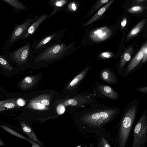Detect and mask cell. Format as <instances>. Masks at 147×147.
Returning a JSON list of instances; mask_svg holds the SVG:
<instances>
[{
  "instance_id": "cell-17",
  "label": "cell",
  "mask_w": 147,
  "mask_h": 147,
  "mask_svg": "<svg viewBox=\"0 0 147 147\" xmlns=\"http://www.w3.org/2000/svg\"><path fill=\"white\" fill-rule=\"evenodd\" d=\"M146 20L142 19L130 31L128 34V38H131L137 35L140 32L146 22Z\"/></svg>"
},
{
  "instance_id": "cell-29",
  "label": "cell",
  "mask_w": 147,
  "mask_h": 147,
  "mask_svg": "<svg viewBox=\"0 0 147 147\" xmlns=\"http://www.w3.org/2000/svg\"><path fill=\"white\" fill-rule=\"evenodd\" d=\"M144 55L142 59L143 63H144L147 60V43L146 42L144 45Z\"/></svg>"
},
{
  "instance_id": "cell-31",
  "label": "cell",
  "mask_w": 147,
  "mask_h": 147,
  "mask_svg": "<svg viewBox=\"0 0 147 147\" xmlns=\"http://www.w3.org/2000/svg\"><path fill=\"white\" fill-rule=\"evenodd\" d=\"M16 104L19 106H23L25 104L26 102L23 99L20 98L16 101Z\"/></svg>"
},
{
  "instance_id": "cell-8",
  "label": "cell",
  "mask_w": 147,
  "mask_h": 147,
  "mask_svg": "<svg viewBox=\"0 0 147 147\" xmlns=\"http://www.w3.org/2000/svg\"><path fill=\"white\" fill-rule=\"evenodd\" d=\"M111 30L107 27H103L95 30L89 34L90 38L94 41L99 42L104 40L111 36Z\"/></svg>"
},
{
  "instance_id": "cell-1",
  "label": "cell",
  "mask_w": 147,
  "mask_h": 147,
  "mask_svg": "<svg viewBox=\"0 0 147 147\" xmlns=\"http://www.w3.org/2000/svg\"><path fill=\"white\" fill-rule=\"evenodd\" d=\"M77 49L74 41L51 42L35 54L33 61L36 63L52 62L68 56Z\"/></svg>"
},
{
  "instance_id": "cell-34",
  "label": "cell",
  "mask_w": 147,
  "mask_h": 147,
  "mask_svg": "<svg viewBox=\"0 0 147 147\" xmlns=\"http://www.w3.org/2000/svg\"><path fill=\"white\" fill-rule=\"evenodd\" d=\"M127 23V19L125 18H124L121 22V26L122 29H123L125 27Z\"/></svg>"
},
{
  "instance_id": "cell-22",
  "label": "cell",
  "mask_w": 147,
  "mask_h": 147,
  "mask_svg": "<svg viewBox=\"0 0 147 147\" xmlns=\"http://www.w3.org/2000/svg\"><path fill=\"white\" fill-rule=\"evenodd\" d=\"M0 127L7 132L13 136L25 140L27 141H28V139L7 126L3 125H0Z\"/></svg>"
},
{
  "instance_id": "cell-24",
  "label": "cell",
  "mask_w": 147,
  "mask_h": 147,
  "mask_svg": "<svg viewBox=\"0 0 147 147\" xmlns=\"http://www.w3.org/2000/svg\"><path fill=\"white\" fill-rule=\"evenodd\" d=\"M0 65L7 70L11 71L13 67L3 56L0 55Z\"/></svg>"
},
{
  "instance_id": "cell-40",
  "label": "cell",
  "mask_w": 147,
  "mask_h": 147,
  "mask_svg": "<svg viewBox=\"0 0 147 147\" xmlns=\"http://www.w3.org/2000/svg\"><path fill=\"white\" fill-rule=\"evenodd\" d=\"M144 1V0H138L137 1Z\"/></svg>"
},
{
  "instance_id": "cell-25",
  "label": "cell",
  "mask_w": 147,
  "mask_h": 147,
  "mask_svg": "<svg viewBox=\"0 0 147 147\" xmlns=\"http://www.w3.org/2000/svg\"><path fill=\"white\" fill-rule=\"evenodd\" d=\"M144 10L143 7L141 6H135L129 9L128 11L131 13H136L142 12Z\"/></svg>"
},
{
  "instance_id": "cell-15",
  "label": "cell",
  "mask_w": 147,
  "mask_h": 147,
  "mask_svg": "<svg viewBox=\"0 0 147 147\" xmlns=\"http://www.w3.org/2000/svg\"><path fill=\"white\" fill-rule=\"evenodd\" d=\"M114 0L109 1L105 5L101 8L84 25V26H86L98 20L103 15L107 9L113 3Z\"/></svg>"
},
{
  "instance_id": "cell-16",
  "label": "cell",
  "mask_w": 147,
  "mask_h": 147,
  "mask_svg": "<svg viewBox=\"0 0 147 147\" xmlns=\"http://www.w3.org/2000/svg\"><path fill=\"white\" fill-rule=\"evenodd\" d=\"M20 125L24 133L34 142L42 146L41 141L37 137L32 129L28 124L22 121L20 123Z\"/></svg>"
},
{
  "instance_id": "cell-10",
  "label": "cell",
  "mask_w": 147,
  "mask_h": 147,
  "mask_svg": "<svg viewBox=\"0 0 147 147\" xmlns=\"http://www.w3.org/2000/svg\"><path fill=\"white\" fill-rule=\"evenodd\" d=\"M144 46H143L131 60L124 71L122 75L123 77H125L131 74L142 60L144 55Z\"/></svg>"
},
{
  "instance_id": "cell-32",
  "label": "cell",
  "mask_w": 147,
  "mask_h": 147,
  "mask_svg": "<svg viewBox=\"0 0 147 147\" xmlns=\"http://www.w3.org/2000/svg\"><path fill=\"white\" fill-rule=\"evenodd\" d=\"M57 112L59 114H63L65 111L64 107L62 105H60L57 108Z\"/></svg>"
},
{
  "instance_id": "cell-21",
  "label": "cell",
  "mask_w": 147,
  "mask_h": 147,
  "mask_svg": "<svg viewBox=\"0 0 147 147\" xmlns=\"http://www.w3.org/2000/svg\"><path fill=\"white\" fill-rule=\"evenodd\" d=\"M109 1V0H100L98 1L92 7L90 12L88 13L86 16H89L97 11L102 6L108 2Z\"/></svg>"
},
{
  "instance_id": "cell-36",
  "label": "cell",
  "mask_w": 147,
  "mask_h": 147,
  "mask_svg": "<svg viewBox=\"0 0 147 147\" xmlns=\"http://www.w3.org/2000/svg\"><path fill=\"white\" fill-rule=\"evenodd\" d=\"M40 103L43 105H48L49 104L50 102L47 99H43L41 100Z\"/></svg>"
},
{
  "instance_id": "cell-6",
  "label": "cell",
  "mask_w": 147,
  "mask_h": 147,
  "mask_svg": "<svg viewBox=\"0 0 147 147\" xmlns=\"http://www.w3.org/2000/svg\"><path fill=\"white\" fill-rule=\"evenodd\" d=\"M147 110L144 111L135 125L132 147H142L147 137Z\"/></svg>"
},
{
  "instance_id": "cell-12",
  "label": "cell",
  "mask_w": 147,
  "mask_h": 147,
  "mask_svg": "<svg viewBox=\"0 0 147 147\" xmlns=\"http://www.w3.org/2000/svg\"><path fill=\"white\" fill-rule=\"evenodd\" d=\"M101 79L104 82L109 84H117L118 81L114 73L109 68L102 70L99 74Z\"/></svg>"
},
{
  "instance_id": "cell-38",
  "label": "cell",
  "mask_w": 147,
  "mask_h": 147,
  "mask_svg": "<svg viewBox=\"0 0 147 147\" xmlns=\"http://www.w3.org/2000/svg\"><path fill=\"white\" fill-rule=\"evenodd\" d=\"M39 109H42L44 107V105L40 103H38L37 105Z\"/></svg>"
},
{
  "instance_id": "cell-14",
  "label": "cell",
  "mask_w": 147,
  "mask_h": 147,
  "mask_svg": "<svg viewBox=\"0 0 147 147\" xmlns=\"http://www.w3.org/2000/svg\"><path fill=\"white\" fill-rule=\"evenodd\" d=\"M69 1V0H51L48 2L50 7H52L53 10L51 13L48 15L47 18H48L61 9Z\"/></svg>"
},
{
  "instance_id": "cell-30",
  "label": "cell",
  "mask_w": 147,
  "mask_h": 147,
  "mask_svg": "<svg viewBox=\"0 0 147 147\" xmlns=\"http://www.w3.org/2000/svg\"><path fill=\"white\" fill-rule=\"evenodd\" d=\"M135 90L137 91L142 92L143 94V95L147 93V86L136 88Z\"/></svg>"
},
{
  "instance_id": "cell-5",
  "label": "cell",
  "mask_w": 147,
  "mask_h": 147,
  "mask_svg": "<svg viewBox=\"0 0 147 147\" xmlns=\"http://www.w3.org/2000/svg\"><path fill=\"white\" fill-rule=\"evenodd\" d=\"M38 17L36 16L26 19L21 24H16L5 43V48H9L16 42L22 40L30 26Z\"/></svg>"
},
{
  "instance_id": "cell-11",
  "label": "cell",
  "mask_w": 147,
  "mask_h": 147,
  "mask_svg": "<svg viewBox=\"0 0 147 147\" xmlns=\"http://www.w3.org/2000/svg\"><path fill=\"white\" fill-rule=\"evenodd\" d=\"M133 51V47H130L126 49L122 55L117 69V72L120 76L122 75L126 64L130 60Z\"/></svg>"
},
{
  "instance_id": "cell-18",
  "label": "cell",
  "mask_w": 147,
  "mask_h": 147,
  "mask_svg": "<svg viewBox=\"0 0 147 147\" xmlns=\"http://www.w3.org/2000/svg\"><path fill=\"white\" fill-rule=\"evenodd\" d=\"M13 7L16 11H26L29 10L22 3L17 0H3Z\"/></svg>"
},
{
  "instance_id": "cell-19",
  "label": "cell",
  "mask_w": 147,
  "mask_h": 147,
  "mask_svg": "<svg viewBox=\"0 0 147 147\" xmlns=\"http://www.w3.org/2000/svg\"><path fill=\"white\" fill-rule=\"evenodd\" d=\"M90 68V66H88L85 69L80 73L73 79L70 83L69 86H73L77 84L85 76Z\"/></svg>"
},
{
  "instance_id": "cell-4",
  "label": "cell",
  "mask_w": 147,
  "mask_h": 147,
  "mask_svg": "<svg viewBox=\"0 0 147 147\" xmlns=\"http://www.w3.org/2000/svg\"><path fill=\"white\" fill-rule=\"evenodd\" d=\"M35 54L32 47V41L29 40L18 49L5 53L3 57L9 58L20 65L24 64L28 60L33 59Z\"/></svg>"
},
{
  "instance_id": "cell-33",
  "label": "cell",
  "mask_w": 147,
  "mask_h": 147,
  "mask_svg": "<svg viewBox=\"0 0 147 147\" xmlns=\"http://www.w3.org/2000/svg\"><path fill=\"white\" fill-rule=\"evenodd\" d=\"M68 103L69 105L71 106H75L77 105V101L74 99H69L68 101Z\"/></svg>"
},
{
  "instance_id": "cell-28",
  "label": "cell",
  "mask_w": 147,
  "mask_h": 147,
  "mask_svg": "<svg viewBox=\"0 0 147 147\" xmlns=\"http://www.w3.org/2000/svg\"><path fill=\"white\" fill-rule=\"evenodd\" d=\"M77 5L75 2H71L68 4L67 8L68 10L72 12L76 11L77 9Z\"/></svg>"
},
{
  "instance_id": "cell-7",
  "label": "cell",
  "mask_w": 147,
  "mask_h": 147,
  "mask_svg": "<svg viewBox=\"0 0 147 147\" xmlns=\"http://www.w3.org/2000/svg\"><path fill=\"white\" fill-rule=\"evenodd\" d=\"M67 28L56 31L45 36L42 38L36 41L34 37L32 39V47L35 53L41 50L46 45L54 42L61 41L65 32L68 30Z\"/></svg>"
},
{
  "instance_id": "cell-37",
  "label": "cell",
  "mask_w": 147,
  "mask_h": 147,
  "mask_svg": "<svg viewBox=\"0 0 147 147\" xmlns=\"http://www.w3.org/2000/svg\"><path fill=\"white\" fill-rule=\"evenodd\" d=\"M14 100L13 99H9L0 101V105L5 103L9 102L12 101Z\"/></svg>"
},
{
  "instance_id": "cell-27",
  "label": "cell",
  "mask_w": 147,
  "mask_h": 147,
  "mask_svg": "<svg viewBox=\"0 0 147 147\" xmlns=\"http://www.w3.org/2000/svg\"><path fill=\"white\" fill-rule=\"evenodd\" d=\"M98 147H111L107 140L102 137L98 145Z\"/></svg>"
},
{
  "instance_id": "cell-39",
  "label": "cell",
  "mask_w": 147,
  "mask_h": 147,
  "mask_svg": "<svg viewBox=\"0 0 147 147\" xmlns=\"http://www.w3.org/2000/svg\"><path fill=\"white\" fill-rule=\"evenodd\" d=\"M4 146V143L0 139V146Z\"/></svg>"
},
{
  "instance_id": "cell-2",
  "label": "cell",
  "mask_w": 147,
  "mask_h": 147,
  "mask_svg": "<svg viewBox=\"0 0 147 147\" xmlns=\"http://www.w3.org/2000/svg\"><path fill=\"white\" fill-rule=\"evenodd\" d=\"M83 117V122L94 127H100L115 118L119 114L120 109L96 103L93 104Z\"/></svg>"
},
{
  "instance_id": "cell-23",
  "label": "cell",
  "mask_w": 147,
  "mask_h": 147,
  "mask_svg": "<svg viewBox=\"0 0 147 147\" xmlns=\"http://www.w3.org/2000/svg\"><path fill=\"white\" fill-rule=\"evenodd\" d=\"M16 105L15 100L5 103L0 105V111L14 108L16 106Z\"/></svg>"
},
{
  "instance_id": "cell-35",
  "label": "cell",
  "mask_w": 147,
  "mask_h": 147,
  "mask_svg": "<svg viewBox=\"0 0 147 147\" xmlns=\"http://www.w3.org/2000/svg\"><path fill=\"white\" fill-rule=\"evenodd\" d=\"M28 141L31 144L32 147H40L36 143H35V142L31 140L28 139Z\"/></svg>"
},
{
  "instance_id": "cell-20",
  "label": "cell",
  "mask_w": 147,
  "mask_h": 147,
  "mask_svg": "<svg viewBox=\"0 0 147 147\" xmlns=\"http://www.w3.org/2000/svg\"><path fill=\"white\" fill-rule=\"evenodd\" d=\"M34 78L31 76L25 77L20 84V87L22 89H26L30 86L33 84Z\"/></svg>"
},
{
  "instance_id": "cell-3",
  "label": "cell",
  "mask_w": 147,
  "mask_h": 147,
  "mask_svg": "<svg viewBox=\"0 0 147 147\" xmlns=\"http://www.w3.org/2000/svg\"><path fill=\"white\" fill-rule=\"evenodd\" d=\"M139 97L128 103L124 110L119 133V147H125L138 110Z\"/></svg>"
},
{
  "instance_id": "cell-13",
  "label": "cell",
  "mask_w": 147,
  "mask_h": 147,
  "mask_svg": "<svg viewBox=\"0 0 147 147\" xmlns=\"http://www.w3.org/2000/svg\"><path fill=\"white\" fill-rule=\"evenodd\" d=\"M48 15L47 14L42 15L38 17L32 23L30 26L22 40L24 39L30 35H32L40 24L47 18Z\"/></svg>"
},
{
  "instance_id": "cell-26",
  "label": "cell",
  "mask_w": 147,
  "mask_h": 147,
  "mask_svg": "<svg viewBox=\"0 0 147 147\" xmlns=\"http://www.w3.org/2000/svg\"><path fill=\"white\" fill-rule=\"evenodd\" d=\"M114 55L113 53L107 51L104 52L100 54L99 57L102 59H105L111 58L113 57Z\"/></svg>"
},
{
  "instance_id": "cell-9",
  "label": "cell",
  "mask_w": 147,
  "mask_h": 147,
  "mask_svg": "<svg viewBox=\"0 0 147 147\" xmlns=\"http://www.w3.org/2000/svg\"><path fill=\"white\" fill-rule=\"evenodd\" d=\"M96 88L98 94L103 96V98L117 100L119 97V94L111 87L102 83L97 84Z\"/></svg>"
}]
</instances>
